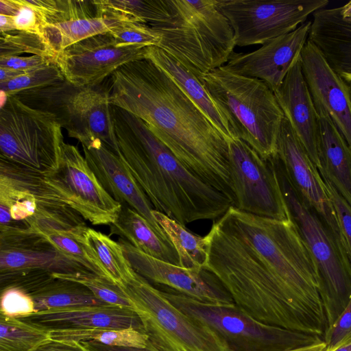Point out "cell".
<instances>
[{"instance_id": "obj_1", "label": "cell", "mask_w": 351, "mask_h": 351, "mask_svg": "<svg viewBox=\"0 0 351 351\" xmlns=\"http://www.w3.org/2000/svg\"><path fill=\"white\" fill-rule=\"evenodd\" d=\"M205 237L206 269L242 311L265 324L324 337L328 325L317 269L290 218L232 206Z\"/></svg>"}, {"instance_id": "obj_2", "label": "cell", "mask_w": 351, "mask_h": 351, "mask_svg": "<svg viewBox=\"0 0 351 351\" xmlns=\"http://www.w3.org/2000/svg\"><path fill=\"white\" fill-rule=\"evenodd\" d=\"M110 76V104L144 121L189 170L234 206L228 143L176 82L147 58Z\"/></svg>"}, {"instance_id": "obj_3", "label": "cell", "mask_w": 351, "mask_h": 351, "mask_svg": "<svg viewBox=\"0 0 351 351\" xmlns=\"http://www.w3.org/2000/svg\"><path fill=\"white\" fill-rule=\"evenodd\" d=\"M118 156L154 210L181 225L221 217L233 206L222 192L189 170L139 118L111 105Z\"/></svg>"}, {"instance_id": "obj_4", "label": "cell", "mask_w": 351, "mask_h": 351, "mask_svg": "<svg viewBox=\"0 0 351 351\" xmlns=\"http://www.w3.org/2000/svg\"><path fill=\"white\" fill-rule=\"evenodd\" d=\"M165 14L149 25L161 37L158 46L196 76L224 66L236 46L218 0H164Z\"/></svg>"}, {"instance_id": "obj_5", "label": "cell", "mask_w": 351, "mask_h": 351, "mask_svg": "<svg viewBox=\"0 0 351 351\" xmlns=\"http://www.w3.org/2000/svg\"><path fill=\"white\" fill-rule=\"evenodd\" d=\"M200 79L230 119L237 137L264 159L275 156L285 114L272 90L261 80L223 66Z\"/></svg>"}, {"instance_id": "obj_6", "label": "cell", "mask_w": 351, "mask_h": 351, "mask_svg": "<svg viewBox=\"0 0 351 351\" xmlns=\"http://www.w3.org/2000/svg\"><path fill=\"white\" fill-rule=\"evenodd\" d=\"M271 160L289 218L315 265L328 329L340 316L351 298V261L346 249L293 188L277 154L271 157Z\"/></svg>"}, {"instance_id": "obj_7", "label": "cell", "mask_w": 351, "mask_h": 351, "mask_svg": "<svg viewBox=\"0 0 351 351\" xmlns=\"http://www.w3.org/2000/svg\"><path fill=\"white\" fill-rule=\"evenodd\" d=\"M62 128L53 112L7 97L0 110V159L42 174L56 170L64 143Z\"/></svg>"}, {"instance_id": "obj_8", "label": "cell", "mask_w": 351, "mask_h": 351, "mask_svg": "<svg viewBox=\"0 0 351 351\" xmlns=\"http://www.w3.org/2000/svg\"><path fill=\"white\" fill-rule=\"evenodd\" d=\"M121 288L159 351H230L215 331L179 309L138 274Z\"/></svg>"}, {"instance_id": "obj_9", "label": "cell", "mask_w": 351, "mask_h": 351, "mask_svg": "<svg viewBox=\"0 0 351 351\" xmlns=\"http://www.w3.org/2000/svg\"><path fill=\"white\" fill-rule=\"evenodd\" d=\"M163 293L184 313L215 331L230 351H287L324 341L317 335L263 324L235 304L203 302L174 291Z\"/></svg>"}, {"instance_id": "obj_10", "label": "cell", "mask_w": 351, "mask_h": 351, "mask_svg": "<svg viewBox=\"0 0 351 351\" xmlns=\"http://www.w3.org/2000/svg\"><path fill=\"white\" fill-rule=\"evenodd\" d=\"M328 0H218L236 45L265 44L295 30Z\"/></svg>"}, {"instance_id": "obj_11", "label": "cell", "mask_w": 351, "mask_h": 351, "mask_svg": "<svg viewBox=\"0 0 351 351\" xmlns=\"http://www.w3.org/2000/svg\"><path fill=\"white\" fill-rule=\"evenodd\" d=\"M234 204L247 213L278 220L289 219L271 158L264 159L240 138L228 142Z\"/></svg>"}, {"instance_id": "obj_12", "label": "cell", "mask_w": 351, "mask_h": 351, "mask_svg": "<svg viewBox=\"0 0 351 351\" xmlns=\"http://www.w3.org/2000/svg\"><path fill=\"white\" fill-rule=\"evenodd\" d=\"M43 175L47 184L93 225H111L118 218L122 204L106 192L75 145L64 143L59 167Z\"/></svg>"}, {"instance_id": "obj_13", "label": "cell", "mask_w": 351, "mask_h": 351, "mask_svg": "<svg viewBox=\"0 0 351 351\" xmlns=\"http://www.w3.org/2000/svg\"><path fill=\"white\" fill-rule=\"evenodd\" d=\"M146 47L119 44L106 33L71 45L58 54L56 62L73 86H95L123 65L144 59Z\"/></svg>"}, {"instance_id": "obj_14", "label": "cell", "mask_w": 351, "mask_h": 351, "mask_svg": "<svg viewBox=\"0 0 351 351\" xmlns=\"http://www.w3.org/2000/svg\"><path fill=\"white\" fill-rule=\"evenodd\" d=\"M277 156L293 188L318 214L348 252L335 208L323 179L285 117L278 139Z\"/></svg>"}, {"instance_id": "obj_15", "label": "cell", "mask_w": 351, "mask_h": 351, "mask_svg": "<svg viewBox=\"0 0 351 351\" xmlns=\"http://www.w3.org/2000/svg\"><path fill=\"white\" fill-rule=\"evenodd\" d=\"M118 242L132 269L146 280L203 302L234 304L228 292L210 271L173 265L144 253L123 239L119 238Z\"/></svg>"}, {"instance_id": "obj_16", "label": "cell", "mask_w": 351, "mask_h": 351, "mask_svg": "<svg viewBox=\"0 0 351 351\" xmlns=\"http://www.w3.org/2000/svg\"><path fill=\"white\" fill-rule=\"evenodd\" d=\"M95 86L77 88L51 110L69 137L86 145L99 140L117 156L119 153L109 100V90Z\"/></svg>"}, {"instance_id": "obj_17", "label": "cell", "mask_w": 351, "mask_h": 351, "mask_svg": "<svg viewBox=\"0 0 351 351\" xmlns=\"http://www.w3.org/2000/svg\"><path fill=\"white\" fill-rule=\"evenodd\" d=\"M311 21L247 53L233 52L223 67L234 73L256 78L275 91L300 58L308 38Z\"/></svg>"}, {"instance_id": "obj_18", "label": "cell", "mask_w": 351, "mask_h": 351, "mask_svg": "<svg viewBox=\"0 0 351 351\" xmlns=\"http://www.w3.org/2000/svg\"><path fill=\"white\" fill-rule=\"evenodd\" d=\"M300 63L315 106L326 113L351 149V86L333 71L308 39Z\"/></svg>"}, {"instance_id": "obj_19", "label": "cell", "mask_w": 351, "mask_h": 351, "mask_svg": "<svg viewBox=\"0 0 351 351\" xmlns=\"http://www.w3.org/2000/svg\"><path fill=\"white\" fill-rule=\"evenodd\" d=\"M27 268L52 274L90 272L31 228L0 229V271Z\"/></svg>"}, {"instance_id": "obj_20", "label": "cell", "mask_w": 351, "mask_h": 351, "mask_svg": "<svg viewBox=\"0 0 351 351\" xmlns=\"http://www.w3.org/2000/svg\"><path fill=\"white\" fill-rule=\"evenodd\" d=\"M82 146L88 166L106 192L137 211L162 239L169 241L152 215L151 202L120 158L99 140Z\"/></svg>"}, {"instance_id": "obj_21", "label": "cell", "mask_w": 351, "mask_h": 351, "mask_svg": "<svg viewBox=\"0 0 351 351\" xmlns=\"http://www.w3.org/2000/svg\"><path fill=\"white\" fill-rule=\"evenodd\" d=\"M19 319L48 332L130 328L144 332L134 309L110 304L51 309Z\"/></svg>"}, {"instance_id": "obj_22", "label": "cell", "mask_w": 351, "mask_h": 351, "mask_svg": "<svg viewBox=\"0 0 351 351\" xmlns=\"http://www.w3.org/2000/svg\"><path fill=\"white\" fill-rule=\"evenodd\" d=\"M274 93L285 118L318 168V116L302 74L300 58Z\"/></svg>"}, {"instance_id": "obj_23", "label": "cell", "mask_w": 351, "mask_h": 351, "mask_svg": "<svg viewBox=\"0 0 351 351\" xmlns=\"http://www.w3.org/2000/svg\"><path fill=\"white\" fill-rule=\"evenodd\" d=\"M145 58L153 62L176 82L228 143L239 138L230 119L217 105L199 77L158 47H147Z\"/></svg>"}, {"instance_id": "obj_24", "label": "cell", "mask_w": 351, "mask_h": 351, "mask_svg": "<svg viewBox=\"0 0 351 351\" xmlns=\"http://www.w3.org/2000/svg\"><path fill=\"white\" fill-rule=\"evenodd\" d=\"M308 39L351 86V21L341 16L339 8L320 9L313 14Z\"/></svg>"}, {"instance_id": "obj_25", "label": "cell", "mask_w": 351, "mask_h": 351, "mask_svg": "<svg viewBox=\"0 0 351 351\" xmlns=\"http://www.w3.org/2000/svg\"><path fill=\"white\" fill-rule=\"evenodd\" d=\"M315 109L319 121L317 169L351 206V149L326 113Z\"/></svg>"}, {"instance_id": "obj_26", "label": "cell", "mask_w": 351, "mask_h": 351, "mask_svg": "<svg viewBox=\"0 0 351 351\" xmlns=\"http://www.w3.org/2000/svg\"><path fill=\"white\" fill-rule=\"evenodd\" d=\"M110 234L119 236L149 256L179 265L171 243L162 239L147 219L130 206L122 205L118 218L110 225Z\"/></svg>"}, {"instance_id": "obj_27", "label": "cell", "mask_w": 351, "mask_h": 351, "mask_svg": "<svg viewBox=\"0 0 351 351\" xmlns=\"http://www.w3.org/2000/svg\"><path fill=\"white\" fill-rule=\"evenodd\" d=\"M125 21V17L111 13L93 17L46 24L43 27V38L56 56L71 45L88 38L106 34Z\"/></svg>"}, {"instance_id": "obj_28", "label": "cell", "mask_w": 351, "mask_h": 351, "mask_svg": "<svg viewBox=\"0 0 351 351\" xmlns=\"http://www.w3.org/2000/svg\"><path fill=\"white\" fill-rule=\"evenodd\" d=\"M29 295L34 302L36 312L84 306L107 305L97 299L84 285L55 277Z\"/></svg>"}, {"instance_id": "obj_29", "label": "cell", "mask_w": 351, "mask_h": 351, "mask_svg": "<svg viewBox=\"0 0 351 351\" xmlns=\"http://www.w3.org/2000/svg\"><path fill=\"white\" fill-rule=\"evenodd\" d=\"M152 215L174 247L179 266L191 269H206L208 252L205 237L188 231L184 226L156 210Z\"/></svg>"}, {"instance_id": "obj_30", "label": "cell", "mask_w": 351, "mask_h": 351, "mask_svg": "<svg viewBox=\"0 0 351 351\" xmlns=\"http://www.w3.org/2000/svg\"><path fill=\"white\" fill-rule=\"evenodd\" d=\"M84 237L85 243L95 254L112 282L122 287L134 278L136 272L127 260L119 242L89 228Z\"/></svg>"}, {"instance_id": "obj_31", "label": "cell", "mask_w": 351, "mask_h": 351, "mask_svg": "<svg viewBox=\"0 0 351 351\" xmlns=\"http://www.w3.org/2000/svg\"><path fill=\"white\" fill-rule=\"evenodd\" d=\"M50 339L62 341L97 342L107 346L146 348L149 344L147 335L133 328H97L80 330L49 332Z\"/></svg>"}, {"instance_id": "obj_32", "label": "cell", "mask_w": 351, "mask_h": 351, "mask_svg": "<svg viewBox=\"0 0 351 351\" xmlns=\"http://www.w3.org/2000/svg\"><path fill=\"white\" fill-rule=\"evenodd\" d=\"M49 339V332L0 313V351H33Z\"/></svg>"}, {"instance_id": "obj_33", "label": "cell", "mask_w": 351, "mask_h": 351, "mask_svg": "<svg viewBox=\"0 0 351 351\" xmlns=\"http://www.w3.org/2000/svg\"><path fill=\"white\" fill-rule=\"evenodd\" d=\"M93 3L97 15L116 14L147 25L159 21L165 14L164 0H96Z\"/></svg>"}, {"instance_id": "obj_34", "label": "cell", "mask_w": 351, "mask_h": 351, "mask_svg": "<svg viewBox=\"0 0 351 351\" xmlns=\"http://www.w3.org/2000/svg\"><path fill=\"white\" fill-rule=\"evenodd\" d=\"M57 278L72 280L87 287L103 302L134 309V306L122 289L104 277L90 272L53 274Z\"/></svg>"}, {"instance_id": "obj_35", "label": "cell", "mask_w": 351, "mask_h": 351, "mask_svg": "<svg viewBox=\"0 0 351 351\" xmlns=\"http://www.w3.org/2000/svg\"><path fill=\"white\" fill-rule=\"evenodd\" d=\"M65 78L56 63L30 71L12 80L0 84L1 95L5 97L57 86Z\"/></svg>"}, {"instance_id": "obj_36", "label": "cell", "mask_w": 351, "mask_h": 351, "mask_svg": "<svg viewBox=\"0 0 351 351\" xmlns=\"http://www.w3.org/2000/svg\"><path fill=\"white\" fill-rule=\"evenodd\" d=\"M44 236L63 254L82 265L88 271L110 280L99 260L85 243V237L78 239L58 232Z\"/></svg>"}, {"instance_id": "obj_37", "label": "cell", "mask_w": 351, "mask_h": 351, "mask_svg": "<svg viewBox=\"0 0 351 351\" xmlns=\"http://www.w3.org/2000/svg\"><path fill=\"white\" fill-rule=\"evenodd\" d=\"M30 53L43 56H56L40 36L21 31L1 33L0 56Z\"/></svg>"}, {"instance_id": "obj_38", "label": "cell", "mask_w": 351, "mask_h": 351, "mask_svg": "<svg viewBox=\"0 0 351 351\" xmlns=\"http://www.w3.org/2000/svg\"><path fill=\"white\" fill-rule=\"evenodd\" d=\"M53 278L52 273L38 269L0 271V291L16 288L29 294Z\"/></svg>"}, {"instance_id": "obj_39", "label": "cell", "mask_w": 351, "mask_h": 351, "mask_svg": "<svg viewBox=\"0 0 351 351\" xmlns=\"http://www.w3.org/2000/svg\"><path fill=\"white\" fill-rule=\"evenodd\" d=\"M109 33L119 44L156 46L160 43V36L149 25L125 21L112 28Z\"/></svg>"}, {"instance_id": "obj_40", "label": "cell", "mask_w": 351, "mask_h": 351, "mask_svg": "<svg viewBox=\"0 0 351 351\" xmlns=\"http://www.w3.org/2000/svg\"><path fill=\"white\" fill-rule=\"evenodd\" d=\"M36 312L33 299L24 291L16 288H8L1 291L0 313L20 318Z\"/></svg>"}, {"instance_id": "obj_41", "label": "cell", "mask_w": 351, "mask_h": 351, "mask_svg": "<svg viewBox=\"0 0 351 351\" xmlns=\"http://www.w3.org/2000/svg\"><path fill=\"white\" fill-rule=\"evenodd\" d=\"M326 191L335 208L342 235L345 240L348 252L351 261V206L339 193L332 184L321 176Z\"/></svg>"}, {"instance_id": "obj_42", "label": "cell", "mask_w": 351, "mask_h": 351, "mask_svg": "<svg viewBox=\"0 0 351 351\" xmlns=\"http://www.w3.org/2000/svg\"><path fill=\"white\" fill-rule=\"evenodd\" d=\"M19 8L13 16L15 31L25 32L42 36V29L45 23L36 10L30 5L27 0H18Z\"/></svg>"}, {"instance_id": "obj_43", "label": "cell", "mask_w": 351, "mask_h": 351, "mask_svg": "<svg viewBox=\"0 0 351 351\" xmlns=\"http://www.w3.org/2000/svg\"><path fill=\"white\" fill-rule=\"evenodd\" d=\"M54 63H56L54 58L38 55L0 56V66L26 73L45 68Z\"/></svg>"}, {"instance_id": "obj_44", "label": "cell", "mask_w": 351, "mask_h": 351, "mask_svg": "<svg viewBox=\"0 0 351 351\" xmlns=\"http://www.w3.org/2000/svg\"><path fill=\"white\" fill-rule=\"evenodd\" d=\"M351 333V298L340 316L326 331L324 341L327 351L332 350Z\"/></svg>"}, {"instance_id": "obj_45", "label": "cell", "mask_w": 351, "mask_h": 351, "mask_svg": "<svg viewBox=\"0 0 351 351\" xmlns=\"http://www.w3.org/2000/svg\"><path fill=\"white\" fill-rule=\"evenodd\" d=\"M33 351H88L81 343L62 341L49 339Z\"/></svg>"}, {"instance_id": "obj_46", "label": "cell", "mask_w": 351, "mask_h": 351, "mask_svg": "<svg viewBox=\"0 0 351 351\" xmlns=\"http://www.w3.org/2000/svg\"><path fill=\"white\" fill-rule=\"evenodd\" d=\"M81 343L88 351H159L149 341L146 348L107 346L93 341L81 342Z\"/></svg>"}, {"instance_id": "obj_47", "label": "cell", "mask_w": 351, "mask_h": 351, "mask_svg": "<svg viewBox=\"0 0 351 351\" xmlns=\"http://www.w3.org/2000/svg\"><path fill=\"white\" fill-rule=\"evenodd\" d=\"M19 8L18 0H0V14L14 16Z\"/></svg>"}, {"instance_id": "obj_48", "label": "cell", "mask_w": 351, "mask_h": 351, "mask_svg": "<svg viewBox=\"0 0 351 351\" xmlns=\"http://www.w3.org/2000/svg\"><path fill=\"white\" fill-rule=\"evenodd\" d=\"M26 72L0 66V84L12 80Z\"/></svg>"}, {"instance_id": "obj_49", "label": "cell", "mask_w": 351, "mask_h": 351, "mask_svg": "<svg viewBox=\"0 0 351 351\" xmlns=\"http://www.w3.org/2000/svg\"><path fill=\"white\" fill-rule=\"evenodd\" d=\"M15 31L13 23V16L0 14V32H9Z\"/></svg>"}, {"instance_id": "obj_50", "label": "cell", "mask_w": 351, "mask_h": 351, "mask_svg": "<svg viewBox=\"0 0 351 351\" xmlns=\"http://www.w3.org/2000/svg\"><path fill=\"white\" fill-rule=\"evenodd\" d=\"M287 351H327V349L326 343H324V341H323L322 343H317L315 345L305 346Z\"/></svg>"}, {"instance_id": "obj_51", "label": "cell", "mask_w": 351, "mask_h": 351, "mask_svg": "<svg viewBox=\"0 0 351 351\" xmlns=\"http://www.w3.org/2000/svg\"><path fill=\"white\" fill-rule=\"evenodd\" d=\"M331 351H351V333Z\"/></svg>"}, {"instance_id": "obj_52", "label": "cell", "mask_w": 351, "mask_h": 351, "mask_svg": "<svg viewBox=\"0 0 351 351\" xmlns=\"http://www.w3.org/2000/svg\"><path fill=\"white\" fill-rule=\"evenodd\" d=\"M339 8L341 16L345 20L351 21V1Z\"/></svg>"}]
</instances>
